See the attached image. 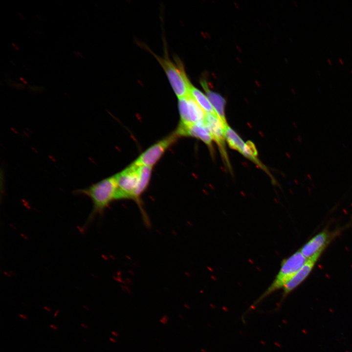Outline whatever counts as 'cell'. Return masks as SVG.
I'll use <instances>...</instances> for the list:
<instances>
[{
  "mask_svg": "<svg viewBox=\"0 0 352 352\" xmlns=\"http://www.w3.org/2000/svg\"><path fill=\"white\" fill-rule=\"evenodd\" d=\"M77 195L88 197L92 202V209L88 220L101 215L113 201L117 200V185L114 175L104 178L84 189L75 190Z\"/></svg>",
  "mask_w": 352,
  "mask_h": 352,
  "instance_id": "cell-1",
  "label": "cell"
},
{
  "mask_svg": "<svg viewBox=\"0 0 352 352\" xmlns=\"http://www.w3.org/2000/svg\"><path fill=\"white\" fill-rule=\"evenodd\" d=\"M307 260L300 250L284 259L281 263L280 269L273 281L250 306L248 310L254 308L259 303L273 292L283 288L302 267Z\"/></svg>",
  "mask_w": 352,
  "mask_h": 352,
  "instance_id": "cell-2",
  "label": "cell"
},
{
  "mask_svg": "<svg viewBox=\"0 0 352 352\" xmlns=\"http://www.w3.org/2000/svg\"><path fill=\"white\" fill-rule=\"evenodd\" d=\"M160 65L168 79L173 90L180 98L190 95L192 84L189 81L184 66L179 60L173 62L167 55L160 57L149 50Z\"/></svg>",
  "mask_w": 352,
  "mask_h": 352,
  "instance_id": "cell-3",
  "label": "cell"
},
{
  "mask_svg": "<svg viewBox=\"0 0 352 352\" xmlns=\"http://www.w3.org/2000/svg\"><path fill=\"white\" fill-rule=\"evenodd\" d=\"M179 137H180L175 131L142 152L132 163L136 166L153 168Z\"/></svg>",
  "mask_w": 352,
  "mask_h": 352,
  "instance_id": "cell-4",
  "label": "cell"
},
{
  "mask_svg": "<svg viewBox=\"0 0 352 352\" xmlns=\"http://www.w3.org/2000/svg\"><path fill=\"white\" fill-rule=\"evenodd\" d=\"M114 176L117 185V200H133L139 182V166L132 163Z\"/></svg>",
  "mask_w": 352,
  "mask_h": 352,
  "instance_id": "cell-5",
  "label": "cell"
},
{
  "mask_svg": "<svg viewBox=\"0 0 352 352\" xmlns=\"http://www.w3.org/2000/svg\"><path fill=\"white\" fill-rule=\"evenodd\" d=\"M180 122L184 124L204 123L206 113L190 95L178 99Z\"/></svg>",
  "mask_w": 352,
  "mask_h": 352,
  "instance_id": "cell-6",
  "label": "cell"
},
{
  "mask_svg": "<svg viewBox=\"0 0 352 352\" xmlns=\"http://www.w3.org/2000/svg\"><path fill=\"white\" fill-rule=\"evenodd\" d=\"M340 229L330 231L325 229L314 236L300 249L302 254L308 259L314 255L322 252L340 232Z\"/></svg>",
  "mask_w": 352,
  "mask_h": 352,
  "instance_id": "cell-7",
  "label": "cell"
},
{
  "mask_svg": "<svg viewBox=\"0 0 352 352\" xmlns=\"http://www.w3.org/2000/svg\"><path fill=\"white\" fill-rule=\"evenodd\" d=\"M179 137L198 138L210 147L213 140L212 135L204 123L184 124L179 123L175 130Z\"/></svg>",
  "mask_w": 352,
  "mask_h": 352,
  "instance_id": "cell-8",
  "label": "cell"
},
{
  "mask_svg": "<svg viewBox=\"0 0 352 352\" xmlns=\"http://www.w3.org/2000/svg\"><path fill=\"white\" fill-rule=\"evenodd\" d=\"M321 254L322 253H317L307 259L306 263L302 267L291 280L283 288V292L281 302L282 300L283 301L287 295L302 283L308 277Z\"/></svg>",
  "mask_w": 352,
  "mask_h": 352,
  "instance_id": "cell-9",
  "label": "cell"
},
{
  "mask_svg": "<svg viewBox=\"0 0 352 352\" xmlns=\"http://www.w3.org/2000/svg\"><path fill=\"white\" fill-rule=\"evenodd\" d=\"M204 123L210 131L213 140L224 153L225 131L228 126L227 123L223 122L217 115L210 113L206 114Z\"/></svg>",
  "mask_w": 352,
  "mask_h": 352,
  "instance_id": "cell-10",
  "label": "cell"
},
{
  "mask_svg": "<svg viewBox=\"0 0 352 352\" xmlns=\"http://www.w3.org/2000/svg\"><path fill=\"white\" fill-rule=\"evenodd\" d=\"M201 85L205 90L206 96L212 105L217 116L224 123H227L225 117L224 107L225 101L219 94H218L210 89L207 83L201 81Z\"/></svg>",
  "mask_w": 352,
  "mask_h": 352,
  "instance_id": "cell-11",
  "label": "cell"
},
{
  "mask_svg": "<svg viewBox=\"0 0 352 352\" xmlns=\"http://www.w3.org/2000/svg\"><path fill=\"white\" fill-rule=\"evenodd\" d=\"M190 95L206 113L217 115L206 95L193 85L190 90Z\"/></svg>",
  "mask_w": 352,
  "mask_h": 352,
  "instance_id": "cell-12",
  "label": "cell"
},
{
  "mask_svg": "<svg viewBox=\"0 0 352 352\" xmlns=\"http://www.w3.org/2000/svg\"><path fill=\"white\" fill-rule=\"evenodd\" d=\"M225 139L231 148L242 153L245 143L238 134L229 126L226 129Z\"/></svg>",
  "mask_w": 352,
  "mask_h": 352,
  "instance_id": "cell-13",
  "label": "cell"
},
{
  "mask_svg": "<svg viewBox=\"0 0 352 352\" xmlns=\"http://www.w3.org/2000/svg\"><path fill=\"white\" fill-rule=\"evenodd\" d=\"M244 156L253 161L257 164L261 165L257 159L258 152L254 144L251 141L245 143L241 153Z\"/></svg>",
  "mask_w": 352,
  "mask_h": 352,
  "instance_id": "cell-14",
  "label": "cell"
},
{
  "mask_svg": "<svg viewBox=\"0 0 352 352\" xmlns=\"http://www.w3.org/2000/svg\"><path fill=\"white\" fill-rule=\"evenodd\" d=\"M19 316L21 319L24 320H28V317L25 314H23V313H20L19 314Z\"/></svg>",
  "mask_w": 352,
  "mask_h": 352,
  "instance_id": "cell-15",
  "label": "cell"
},
{
  "mask_svg": "<svg viewBox=\"0 0 352 352\" xmlns=\"http://www.w3.org/2000/svg\"><path fill=\"white\" fill-rule=\"evenodd\" d=\"M50 327L54 330H58V326L54 324H50Z\"/></svg>",
  "mask_w": 352,
  "mask_h": 352,
  "instance_id": "cell-16",
  "label": "cell"
},
{
  "mask_svg": "<svg viewBox=\"0 0 352 352\" xmlns=\"http://www.w3.org/2000/svg\"><path fill=\"white\" fill-rule=\"evenodd\" d=\"M44 308L45 311H46L47 312H50L52 311L51 308L47 306H44Z\"/></svg>",
  "mask_w": 352,
  "mask_h": 352,
  "instance_id": "cell-17",
  "label": "cell"
},
{
  "mask_svg": "<svg viewBox=\"0 0 352 352\" xmlns=\"http://www.w3.org/2000/svg\"><path fill=\"white\" fill-rule=\"evenodd\" d=\"M81 326L85 329H88V325L85 323H81Z\"/></svg>",
  "mask_w": 352,
  "mask_h": 352,
  "instance_id": "cell-18",
  "label": "cell"
},
{
  "mask_svg": "<svg viewBox=\"0 0 352 352\" xmlns=\"http://www.w3.org/2000/svg\"><path fill=\"white\" fill-rule=\"evenodd\" d=\"M59 312H60V310L59 309H57L55 311V313H54V315H53L54 317H55V318L57 317V316L59 314Z\"/></svg>",
  "mask_w": 352,
  "mask_h": 352,
  "instance_id": "cell-19",
  "label": "cell"
},
{
  "mask_svg": "<svg viewBox=\"0 0 352 352\" xmlns=\"http://www.w3.org/2000/svg\"><path fill=\"white\" fill-rule=\"evenodd\" d=\"M83 308H84V309H85V310H87V311L90 310L88 306H86V305L83 306Z\"/></svg>",
  "mask_w": 352,
  "mask_h": 352,
  "instance_id": "cell-20",
  "label": "cell"
},
{
  "mask_svg": "<svg viewBox=\"0 0 352 352\" xmlns=\"http://www.w3.org/2000/svg\"><path fill=\"white\" fill-rule=\"evenodd\" d=\"M83 341H84V342H88V340H87V339H86V338H84V339H83Z\"/></svg>",
  "mask_w": 352,
  "mask_h": 352,
  "instance_id": "cell-21",
  "label": "cell"
}]
</instances>
